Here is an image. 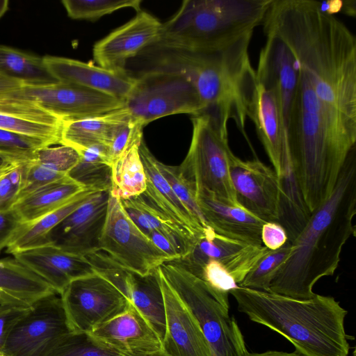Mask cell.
I'll return each instance as SVG.
<instances>
[{
  "instance_id": "obj_1",
  "label": "cell",
  "mask_w": 356,
  "mask_h": 356,
  "mask_svg": "<svg viewBox=\"0 0 356 356\" xmlns=\"http://www.w3.org/2000/svg\"><path fill=\"white\" fill-rule=\"evenodd\" d=\"M262 24L305 70L330 115L356 126V38L347 26L314 0H273Z\"/></svg>"
},
{
  "instance_id": "obj_2",
  "label": "cell",
  "mask_w": 356,
  "mask_h": 356,
  "mask_svg": "<svg viewBox=\"0 0 356 356\" xmlns=\"http://www.w3.org/2000/svg\"><path fill=\"white\" fill-rule=\"evenodd\" d=\"M355 214L356 147L346 158L330 197L291 242L290 254L271 281L269 292L300 300L312 298L314 284L334 273L343 246L355 236Z\"/></svg>"
},
{
  "instance_id": "obj_3",
  "label": "cell",
  "mask_w": 356,
  "mask_h": 356,
  "mask_svg": "<svg viewBox=\"0 0 356 356\" xmlns=\"http://www.w3.org/2000/svg\"><path fill=\"white\" fill-rule=\"evenodd\" d=\"M238 310L281 334L302 356H348L347 311L333 297L307 300L238 286L229 292Z\"/></svg>"
},
{
  "instance_id": "obj_4",
  "label": "cell",
  "mask_w": 356,
  "mask_h": 356,
  "mask_svg": "<svg viewBox=\"0 0 356 356\" xmlns=\"http://www.w3.org/2000/svg\"><path fill=\"white\" fill-rule=\"evenodd\" d=\"M273 0H185L162 24L154 45L172 51L212 54L252 35Z\"/></svg>"
},
{
  "instance_id": "obj_5",
  "label": "cell",
  "mask_w": 356,
  "mask_h": 356,
  "mask_svg": "<svg viewBox=\"0 0 356 356\" xmlns=\"http://www.w3.org/2000/svg\"><path fill=\"white\" fill-rule=\"evenodd\" d=\"M198 323L212 356H245V342L234 316L212 295L205 283L177 261L156 268Z\"/></svg>"
},
{
  "instance_id": "obj_6",
  "label": "cell",
  "mask_w": 356,
  "mask_h": 356,
  "mask_svg": "<svg viewBox=\"0 0 356 356\" xmlns=\"http://www.w3.org/2000/svg\"><path fill=\"white\" fill-rule=\"evenodd\" d=\"M193 135L187 155L178 166L195 195L213 194L219 200L241 207L232 183L229 162L232 152L228 134L222 132L207 114L193 115Z\"/></svg>"
},
{
  "instance_id": "obj_7",
  "label": "cell",
  "mask_w": 356,
  "mask_h": 356,
  "mask_svg": "<svg viewBox=\"0 0 356 356\" xmlns=\"http://www.w3.org/2000/svg\"><path fill=\"white\" fill-rule=\"evenodd\" d=\"M124 108L143 127L170 115L204 113L195 86L182 75L155 68L136 78L124 99Z\"/></svg>"
},
{
  "instance_id": "obj_8",
  "label": "cell",
  "mask_w": 356,
  "mask_h": 356,
  "mask_svg": "<svg viewBox=\"0 0 356 356\" xmlns=\"http://www.w3.org/2000/svg\"><path fill=\"white\" fill-rule=\"evenodd\" d=\"M99 252L120 268L140 276H147L172 261L134 223L120 200L111 195Z\"/></svg>"
},
{
  "instance_id": "obj_9",
  "label": "cell",
  "mask_w": 356,
  "mask_h": 356,
  "mask_svg": "<svg viewBox=\"0 0 356 356\" xmlns=\"http://www.w3.org/2000/svg\"><path fill=\"white\" fill-rule=\"evenodd\" d=\"M60 296L73 332L90 333L131 305L123 293L97 269L72 282Z\"/></svg>"
},
{
  "instance_id": "obj_10",
  "label": "cell",
  "mask_w": 356,
  "mask_h": 356,
  "mask_svg": "<svg viewBox=\"0 0 356 356\" xmlns=\"http://www.w3.org/2000/svg\"><path fill=\"white\" fill-rule=\"evenodd\" d=\"M71 332L60 296L56 293L31 306L10 332L2 353L6 356H43Z\"/></svg>"
},
{
  "instance_id": "obj_11",
  "label": "cell",
  "mask_w": 356,
  "mask_h": 356,
  "mask_svg": "<svg viewBox=\"0 0 356 356\" xmlns=\"http://www.w3.org/2000/svg\"><path fill=\"white\" fill-rule=\"evenodd\" d=\"M13 93L32 101L63 122L100 116L124 107L123 99L68 83L22 86Z\"/></svg>"
},
{
  "instance_id": "obj_12",
  "label": "cell",
  "mask_w": 356,
  "mask_h": 356,
  "mask_svg": "<svg viewBox=\"0 0 356 356\" xmlns=\"http://www.w3.org/2000/svg\"><path fill=\"white\" fill-rule=\"evenodd\" d=\"M229 168L240 206L264 222H279L281 191L274 169L257 159L244 161L234 153Z\"/></svg>"
},
{
  "instance_id": "obj_13",
  "label": "cell",
  "mask_w": 356,
  "mask_h": 356,
  "mask_svg": "<svg viewBox=\"0 0 356 356\" xmlns=\"http://www.w3.org/2000/svg\"><path fill=\"white\" fill-rule=\"evenodd\" d=\"M110 195V191L92 193L49 232L47 245L84 257L98 252Z\"/></svg>"
},
{
  "instance_id": "obj_14",
  "label": "cell",
  "mask_w": 356,
  "mask_h": 356,
  "mask_svg": "<svg viewBox=\"0 0 356 356\" xmlns=\"http://www.w3.org/2000/svg\"><path fill=\"white\" fill-rule=\"evenodd\" d=\"M269 250L264 245L247 244L218 234L207 227L191 251L176 260L195 275L209 261L220 262L238 284Z\"/></svg>"
},
{
  "instance_id": "obj_15",
  "label": "cell",
  "mask_w": 356,
  "mask_h": 356,
  "mask_svg": "<svg viewBox=\"0 0 356 356\" xmlns=\"http://www.w3.org/2000/svg\"><path fill=\"white\" fill-rule=\"evenodd\" d=\"M96 269L104 274L145 317L163 341L165 332V309L156 270L147 276L127 271L98 252L88 257Z\"/></svg>"
},
{
  "instance_id": "obj_16",
  "label": "cell",
  "mask_w": 356,
  "mask_h": 356,
  "mask_svg": "<svg viewBox=\"0 0 356 356\" xmlns=\"http://www.w3.org/2000/svg\"><path fill=\"white\" fill-rule=\"evenodd\" d=\"M162 24L151 14L140 11L111 32L93 47L92 55L102 67L125 70L128 59L156 42Z\"/></svg>"
},
{
  "instance_id": "obj_17",
  "label": "cell",
  "mask_w": 356,
  "mask_h": 356,
  "mask_svg": "<svg viewBox=\"0 0 356 356\" xmlns=\"http://www.w3.org/2000/svg\"><path fill=\"white\" fill-rule=\"evenodd\" d=\"M163 295L165 332L162 350L168 356H212L196 319L156 269Z\"/></svg>"
},
{
  "instance_id": "obj_18",
  "label": "cell",
  "mask_w": 356,
  "mask_h": 356,
  "mask_svg": "<svg viewBox=\"0 0 356 356\" xmlns=\"http://www.w3.org/2000/svg\"><path fill=\"white\" fill-rule=\"evenodd\" d=\"M266 42L261 48L256 76L257 82L277 92L282 110L286 131L290 110L295 96L298 65L286 44L277 36L264 33Z\"/></svg>"
},
{
  "instance_id": "obj_19",
  "label": "cell",
  "mask_w": 356,
  "mask_h": 356,
  "mask_svg": "<svg viewBox=\"0 0 356 356\" xmlns=\"http://www.w3.org/2000/svg\"><path fill=\"white\" fill-rule=\"evenodd\" d=\"M90 334L124 356H145L162 350L159 334L131 304Z\"/></svg>"
},
{
  "instance_id": "obj_20",
  "label": "cell",
  "mask_w": 356,
  "mask_h": 356,
  "mask_svg": "<svg viewBox=\"0 0 356 356\" xmlns=\"http://www.w3.org/2000/svg\"><path fill=\"white\" fill-rule=\"evenodd\" d=\"M248 118L253 122L257 136L278 176L290 156L281 103L274 88L257 83Z\"/></svg>"
},
{
  "instance_id": "obj_21",
  "label": "cell",
  "mask_w": 356,
  "mask_h": 356,
  "mask_svg": "<svg viewBox=\"0 0 356 356\" xmlns=\"http://www.w3.org/2000/svg\"><path fill=\"white\" fill-rule=\"evenodd\" d=\"M43 59L49 72L59 82L81 86L123 100L136 81L125 70L108 69L55 56H44Z\"/></svg>"
},
{
  "instance_id": "obj_22",
  "label": "cell",
  "mask_w": 356,
  "mask_h": 356,
  "mask_svg": "<svg viewBox=\"0 0 356 356\" xmlns=\"http://www.w3.org/2000/svg\"><path fill=\"white\" fill-rule=\"evenodd\" d=\"M13 257L59 295L72 282L96 272L88 257L72 254L51 245L20 252Z\"/></svg>"
},
{
  "instance_id": "obj_23",
  "label": "cell",
  "mask_w": 356,
  "mask_h": 356,
  "mask_svg": "<svg viewBox=\"0 0 356 356\" xmlns=\"http://www.w3.org/2000/svg\"><path fill=\"white\" fill-rule=\"evenodd\" d=\"M138 151L146 175L143 197L179 228L196 238L200 237L209 227L200 225L175 195L160 170L159 161L149 151L143 139Z\"/></svg>"
},
{
  "instance_id": "obj_24",
  "label": "cell",
  "mask_w": 356,
  "mask_h": 356,
  "mask_svg": "<svg viewBox=\"0 0 356 356\" xmlns=\"http://www.w3.org/2000/svg\"><path fill=\"white\" fill-rule=\"evenodd\" d=\"M195 198L206 224L214 232L247 244L263 245L261 233L266 222L241 207L219 200L209 192H198Z\"/></svg>"
},
{
  "instance_id": "obj_25",
  "label": "cell",
  "mask_w": 356,
  "mask_h": 356,
  "mask_svg": "<svg viewBox=\"0 0 356 356\" xmlns=\"http://www.w3.org/2000/svg\"><path fill=\"white\" fill-rule=\"evenodd\" d=\"M56 293L47 282L15 257L0 259V305L31 307Z\"/></svg>"
},
{
  "instance_id": "obj_26",
  "label": "cell",
  "mask_w": 356,
  "mask_h": 356,
  "mask_svg": "<svg viewBox=\"0 0 356 356\" xmlns=\"http://www.w3.org/2000/svg\"><path fill=\"white\" fill-rule=\"evenodd\" d=\"M131 116L124 108L92 118L64 122L60 145H67L78 152L94 146H108L119 128Z\"/></svg>"
},
{
  "instance_id": "obj_27",
  "label": "cell",
  "mask_w": 356,
  "mask_h": 356,
  "mask_svg": "<svg viewBox=\"0 0 356 356\" xmlns=\"http://www.w3.org/2000/svg\"><path fill=\"white\" fill-rule=\"evenodd\" d=\"M86 190L67 175L19 199L12 209L22 223L29 222L60 207Z\"/></svg>"
},
{
  "instance_id": "obj_28",
  "label": "cell",
  "mask_w": 356,
  "mask_h": 356,
  "mask_svg": "<svg viewBox=\"0 0 356 356\" xmlns=\"http://www.w3.org/2000/svg\"><path fill=\"white\" fill-rule=\"evenodd\" d=\"M143 128L135 133L122 154L111 165V196L124 200L142 195L146 190V175L138 148Z\"/></svg>"
},
{
  "instance_id": "obj_29",
  "label": "cell",
  "mask_w": 356,
  "mask_h": 356,
  "mask_svg": "<svg viewBox=\"0 0 356 356\" xmlns=\"http://www.w3.org/2000/svg\"><path fill=\"white\" fill-rule=\"evenodd\" d=\"M93 193L95 192L90 190H86L64 205L38 219L22 223L10 240L6 252L13 255L27 250L47 245V237L49 232Z\"/></svg>"
},
{
  "instance_id": "obj_30",
  "label": "cell",
  "mask_w": 356,
  "mask_h": 356,
  "mask_svg": "<svg viewBox=\"0 0 356 356\" xmlns=\"http://www.w3.org/2000/svg\"><path fill=\"white\" fill-rule=\"evenodd\" d=\"M120 201L128 216L145 235L158 231L172 239L182 250L184 257L190 252L197 238L154 209L142 195Z\"/></svg>"
},
{
  "instance_id": "obj_31",
  "label": "cell",
  "mask_w": 356,
  "mask_h": 356,
  "mask_svg": "<svg viewBox=\"0 0 356 356\" xmlns=\"http://www.w3.org/2000/svg\"><path fill=\"white\" fill-rule=\"evenodd\" d=\"M0 75L23 86H45L59 82L48 70L43 57L0 44Z\"/></svg>"
},
{
  "instance_id": "obj_32",
  "label": "cell",
  "mask_w": 356,
  "mask_h": 356,
  "mask_svg": "<svg viewBox=\"0 0 356 356\" xmlns=\"http://www.w3.org/2000/svg\"><path fill=\"white\" fill-rule=\"evenodd\" d=\"M79 153V160L68 176L88 190L111 191V164L108 147L94 146Z\"/></svg>"
},
{
  "instance_id": "obj_33",
  "label": "cell",
  "mask_w": 356,
  "mask_h": 356,
  "mask_svg": "<svg viewBox=\"0 0 356 356\" xmlns=\"http://www.w3.org/2000/svg\"><path fill=\"white\" fill-rule=\"evenodd\" d=\"M43 356H124L90 333L71 332L61 337Z\"/></svg>"
},
{
  "instance_id": "obj_34",
  "label": "cell",
  "mask_w": 356,
  "mask_h": 356,
  "mask_svg": "<svg viewBox=\"0 0 356 356\" xmlns=\"http://www.w3.org/2000/svg\"><path fill=\"white\" fill-rule=\"evenodd\" d=\"M291 249V243L288 241L277 250H269L246 275L238 286L269 292L270 282L286 261Z\"/></svg>"
},
{
  "instance_id": "obj_35",
  "label": "cell",
  "mask_w": 356,
  "mask_h": 356,
  "mask_svg": "<svg viewBox=\"0 0 356 356\" xmlns=\"http://www.w3.org/2000/svg\"><path fill=\"white\" fill-rule=\"evenodd\" d=\"M67 15L74 19L97 20L118 10L132 8L140 10V0H63Z\"/></svg>"
},
{
  "instance_id": "obj_36",
  "label": "cell",
  "mask_w": 356,
  "mask_h": 356,
  "mask_svg": "<svg viewBox=\"0 0 356 356\" xmlns=\"http://www.w3.org/2000/svg\"><path fill=\"white\" fill-rule=\"evenodd\" d=\"M62 128L63 125L43 124L0 112V129L41 139L50 146L60 145Z\"/></svg>"
},
{
  "instance_id": "obj_37",
  "label": "cell",
  "mask_w": 356,
  "mask_h": 356,
  "mask_svg": "<svg viewBox=\"0 0 356 356\" xmlns=\"http://www.w3.org/2000/svg\"><path fill=\"white\" fill-rule=\"evenodd\" d=\"M46 146L50 145L41 139L0 129V154L15 162L32 160L35 152Z\"/></svg>"
},
{
  "instance_id": "obj_38",
  "label": "cell",
  "mask_w": 356,
  "mask_h": 356,
  "mask_svg": "<svg viewBox=\"0 0 356 356\" xmlns=\"http://www.w3.org/2000/svg\"><path fill=\"white\" fill-rule=\"evenodd\" d=\"M160 170L175 195L189 211L193 218L203 227H207L197 204L193 190L181 176L179 167L165 165L159 161Z\"/></svg>"
},
{
  "instance_id": "obj_39",
  "label": "cell",
  "mask_w": 356,
  "mask_h": 356,
  "mask_svg": "<svg viewBox=\"0 0 356 356\" xmlns=\"http://www.w3.org/2000/svg\"><path fill=\"white\" fill-rule=\"evenodd\" d=\"M79 153L74 148L61 145L58 147L46 146L38 149L33 160L64 175L77 164Z\"/></svg>"
},
{
  "instance_id": "obj_40",
  "label": "cell",
  "mask_w": 356,
  "mask_h": 356,
  "mask_svg": "<svg viewBox=\"0 0 356 356\" xmlns=\"http://www.w3.org/2000/svg\"><path fill=\"white\" fill-rule=\"evenodd\" d=\"M24 162L17 163L8 168L0 177V211L11 209L18 200Z\"/></svg>"
},
{
  "instance_id": "obj_41",
  "label": "cell",
  "mask_w": 356,
  "mask_h": 356,
  "mask_svg": "<svg viewBox=\"0 0 356 356\" xmlns=\"http://www.w3.org/2000/svg\"><path fill=\"white\" fill-rule=\"evenodd\" d=\"M31 307L0 305V353L16 324L29 313Z\"/></svg>"
},
{
  "instance_id": "obj_42",
  "label": "cell",
  "mask_w": 356,
  "mask_h": 356,
  "mask_svg": "<svg viewBox=\"0 0 356 356\" xmlns=\"http://www.w3.org/2000/svg\"><path fill=\"white\" fill-rule=\"evenodd\" d=\"M262 245L270 250L282 247L288 241L284 227L277 222H266L261 228Z\"/></svg>"
},
{
  "instance_id": "obj_43",
  "label": "cell",
  "mask_w": 356,
  "mask_h": 356,
  "mask_svg": "<svg viewBox=\"0 0 356 356\" xmlns=\"http://www.w3.org/2000/svg\"><path fill=\"white\" fill-rule=\"evenodd\" d=\"M22 224L13 209L0 211V252L7 248L14 234Z\"/></svg>"
},
{
  "instance_id": "obj_44",
  "label": "cell",
  "mask_w": 356,
  "mask_h": 356,
  "mask_svg": "<svg viewBox=\"0 0 356 356\" xmlns=\"http://www.w3.org/2000/svg\"><path fill=\"white\" fill-rule=\"evenodd\" d=\"M316 3L321 11L328 15H334L336 13L342 12L348 15L355 16V1H316Z\"/></svg>"
},
{
  "instance_id": "obj_45",
  "label": "cell",
  "mask_w": 356,
  "mask_h": 356,
  "mask_svg": "<svg viewBox=\"0 0 356 356\" xmlns=\"http://www.w3.org/2000/svg\"><path fill=\"white\" fill-rule=\"evenodd\" d=\"M23 85L17 81L0 75V97L21 88Z\"/></svg>"
},
{
  "instance_id": "obj_46",
  "label": "cell",
  "mask_w": 356,
  "mask_h": 356,
  "mask_svg": "<svg viewBox=\"0 0 356 356\" xmlns=\"http://www.w3.org/2000/svg\"><path fill=\"white\" fill-rule=\"evenodd\" d=\"M245 356H302L298 353H286L282 351L268 350L264 353H252L249 352Z\"/></svg>"
},
{
  "instance_id": "obj_47",
  "label": "cell",
  "mask_w": 356,
  "mask_h": 356,
  "mask_svg": "<svg viewBox=\"0 0 356 356\" xmlns=\"http://www.w3.org/2000/svg\"><path fill=\"white\" fill-rule=\"evenodd\" d=\"M16 163H17L15 162L11 159L0 154V171L5 170Z\"/></svg>"
},
{
  "instance_id": "obj_48",
  "label": "cell",
  "mask_w": 356,
  "mask_h": 356,
  "mask_svg": "<svg viewBox=\"0 0 356 356\" xmlns=\"http://www.w3.org/2000/svg\"><path fill=\"white\" fill-rule=\"evenodd\" d=\"M8 9V1L0 0V18L6 13Z\"/></svg>"
},
{
  "instance_id": "obj_49",
  "label": "cell",
  "mask_w": 356,
  "mask_h": 356,
  "mask_svg": "<svg viewBox=\"0 0 356 356\" xmlns=\"http://www.w3.org/2000/svg\"><path fill=\"white\" fill-rule=\"evenodd\" d=\"M145 356H168L162 350L146 355Z\"/></svg>"
},
{
  "instance_id": "obj_50",
  "label": "cell",
  "mask_w": 356,
  "mask_h": 356,
  "mask_svg": "<svg viewBox=\"0 0 356 356\" xmlns=\"http://www.w3.org/2000/svg\"><path fill=\"white\" fill-rule=\"evenodd\" d=\"M6 170H7V169H6ZM6 170H3V171H0V177H1V176L2 175V174H3V173Z\"/></svg>"
},
{
  "instance_id": "obj_51",
  "label": "cell",
  "mask_w": 356,
  "mask_h": 356,
  "mask_svg": "<svg viewBox=\"0 0 356 356\" xmlns=\"http://www.w3.org/2000/svg\"><path fill=\"white\" fill-rule=\"evenodd\" d=\"M1 356H6V355H5L4 354H3V353H1Z\"/></svg>"
},
{
  "instance_id": "obj_52",
  "label": "cell",
  "mask_w": 356,
  "mask_h": 356,
  "mask_svg": "<svg viewBox=\"0 0 356 356\" xmlns=\"http://www.w3.org/2000/svg\"><path fill=\"white\" fill-rule=\"evenodd\" d=\"M0 356H1V353H0Z\"/></svg>"
}]
</instances>
